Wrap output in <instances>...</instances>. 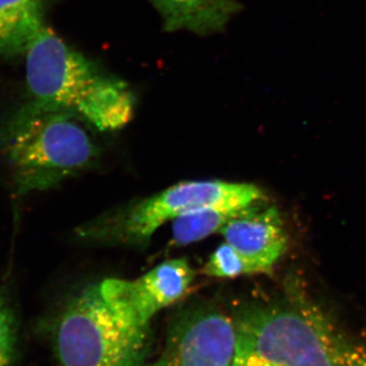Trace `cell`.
Returning a JSON list of instances; mask_svg holds the SVG:
<instances>
[{
	"mask_svg": "<svg viewBox=\"0 0 366 366\" xmlns=\"http://www.w3.org/2000/svg\"><path fill=\"white\" fill-rule=\"evenodd\" d=\"M24 54L29 104L79 115L102 132L131 122L134 97L127 84L101 71L49 26L41 29Z\"/></svg>",
	"mask_w": 366,
	"mask_h": 366,
	"instance_id": "cell-1",
	"label": "cell"
},
{
	"mask_svg": "<svg viewBox=\"0 0 366 366\" xmlns=\"http://www.w3.org/2000/svg\"><path fill=\"white\" fill-rule=\"evenodd\" d=\"M285 290L283 300L237 310L239 349L277 366H340L333 351V320L297 279Z\"/></svg>",
	"mask_w": 366,
	"mask_h": 366,
	"instance_id": "cell-2",
	"label": "cell"
},
{
	"mask_svg": "<svg viewBox=\"0 0 366 366\" xmlns=\"http://www.w3.org/2000/svg\"><path fill=\"white\" fill-rule=\"evenodd\" d=\"M0 148L19 194L57 187L89 167L97 156L95 144L76 115L31 104L6 125Z\"/></svg>",
	"mask_w": 366,
	"mask_h": 366,
	"instance_id": "cell-3",
	"label": "cell"
},
{
	"mask_svg": "<svg viewBox=\"0 0 366 366\" xmlns=\"http://www.w3.org/2000/svg\"><path fill=\"white\" fill-rule=\"evenodd\" d=\"M54 343L60 366H142L147 329L118 317L94 285L60 315Z\"/></svg>",
	"mask_w": 366,
	"mask_h": 366,
	"instance_id": "cell-4",
	"label": "cell"
},
{
	"mask_svg": "<svg viewBox=\"0 0 366 366\" xmlns=\"http://www.w3.org/2000/svg\"><path fill=\"white\" fill-rule=\"evenodd\" d=\"M264 199L267 197L262 190L250 183L222 180L180 182L132 204L107 220H99L81 228V235L144 244L164 224L194 209L206 207L243 209Z\"/></svg>",
	"mask_w": 366,
	"mask_h": 366,
	"instance_id": "cell-5",
	"label": "cell"
},
{
	"mask_svg": "<svg viewBox=\"0 0 366 366\" xmlns=\"http://www.w3.org/2000/svg\"><path fill=\"white\" fill-rule=\"evenodd\" d=\"M237 353L234 317L203 305L173 320L162 353L149 366H234Z\"/></svg>",
	"mask_w": 366,
	"mask_h": 366,
	"instance_id": "cell-6",
	"label": "cell"
},
{
	"mask_svg": "<svg viewBox=\"0 0 366 366\" xmlns=\"http://www.w3.org/2000/svg\"><path fill=\"white\" fill-rule=\"evenodd\" d=\"M194 278L189 262L170 259L137 280L107 279L99 284V290L118 317L132 326L148 329L154 315L179 300Z\"/></svg>",
	"mask_w": 366,
	"mask_h": 366,
	"instance_id": "cell-7",
	"label": "cell"
},
{
	"mask_svg": "<svg viewBox=\"0 0 366 366\" xmlns=\"http://www.w3.org/2000/svg\"><path fill=\"white\" fill-rule=\"evenodd\" d=\"M225 242L268 273L287 249L288 237L280 212L267 199L252 204L220 231Z\"/></svg>",
	"mask_w": 366,
	"mask_h": 366,
	"instance_id": "cell-8",
	"label": "cell"
},
{
	"mask_svg": "<svg viewBox=\"0 0 366 366\" xmlns=\"http://www.w3.org/2000/svg\"><path fill=\"white\" fill-rule=\"evenodd\" d=\"M167 32H220L242 6L235 0H151Z\"/></svg>",
	"mask_w": 366,
	"mask_h": 366,
	"instance_id": "cell-9",
	"label": "cell"
},
{
	"mask_svg": "<svg viewBox=\"0 0 366 366\" xmlns=\"http://www.w3.org/2000/svg\"><path fill=\"white\" fill-rule=\"evenodd\" d=\"M48 0H0V55L25 53L46 25Z\"/></svg>",
	"mask_w": 366,
	"mask_h": 366,
	"instance_id": "cell-10",
	"label": "cell"
},
{
	"mask_svg": "<svg viewBox=\"0 0 366 366\" xmlns=\"http://www.w3.org/2000/svg\"><path fill=\"white\" fill-rule=\"evenodd\" d=\"M244 209L206 207L183 214L172 221L171 243L177 247H182L199 242L214 233L220 232L221 229L231 219L239 215Z\"/></svg>",
	"mask_w": 366,
	"mask_h": 366,
	"instance_id": "cell-11",
	"label": "cell"
},
{
	"mask_svg": "<svg viewBox=\"0 0 366 366\" xmlns=\"http://www.w3.org/2000/svg\"><path fill=\"white\" fill-rule=\"evenodd\" d=\"M204 274L215 278H236L244 274H259L257 267L227 242L217 247L204 264Z\"/></svg>",
	"mask_w": 366,
	"mask_h": 366,
	"instance_id": "cell-12",
	"label": "cell"
},
{
	"mask_svg": "<svg viewBox=\"0 0 366 366\" xmlns=\"http://www.w3.org/2000/svg\"><path fill=\"white\" fill-rule=\"evenodd\" d=\"M16 339V317L6 298L0 295V366L13 360Z\"/></svg>",
	"mask_w": 366,
	"mask_h": 366,
	"instance_id": "cell-13",
	"label": "cell"
},
{
	"mask_svg": "<svg viewBox=\"0 0 366 366\" xmlns=\"http://www.w3.org/2000/svg\"><path fill=\"white\" fill-rule=\"evenodd\" d=\"M333 351L340 366H366V348L349 340L337 330L333 338Z\"/></svg>",
	"mask_w": 366,
	"mask_h": 366,
	"instance_id": "cell-14",
	"label": "cell"
},
{
	"mask_svg": "<svg viewBox=\"0 0 366 366\" xmlns=\"http://www.w3.org/2000/svg\"><path fill=\"white\" fill-rule=\"evenodd\" d=\"M234 366H277L268 361L257 357L254 354L243 351L238 347L237 357Z\"/></svg>",
	"mask_w": 366,
	"mask_h": 366,
	"instance_id": "cell-15",
	"label": "cell"
}]
</instances>
